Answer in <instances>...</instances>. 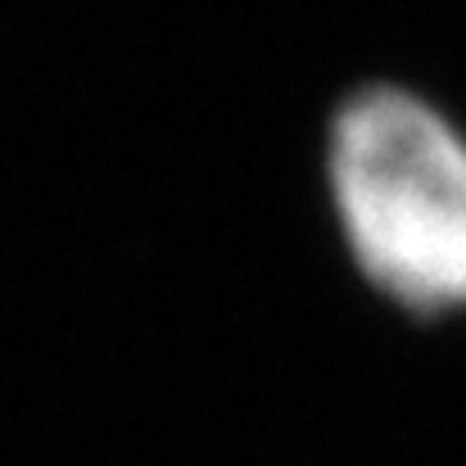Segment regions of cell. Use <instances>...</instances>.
Instances as JSON below:
<instances>
[{"mask_svg":"<svg viewBox=\"0 0 466 466\" xmlns=\"http://www.w3.org/2000/svg\"><path fill=\"white\" fill-rule=\"evenodd\" d=\"M330 190L362 272L421 312L466 304V141L417 96L371 86L330 132Z\"/></svg>","mask_w":466,"mask_h":466,"instance_id":"1","label":"cell"}]
</instances>
